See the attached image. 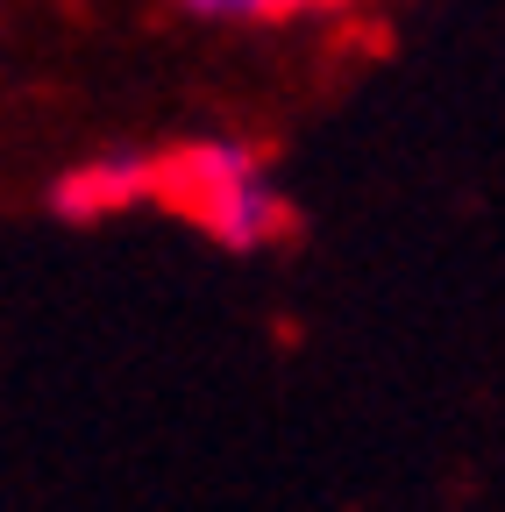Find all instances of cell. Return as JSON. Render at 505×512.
Wrapping results in <instances>:
<instances>
[{
  "label": "cell",
  "instance_id": "6da1fadb",
  "mask_svg": "<svg viewBox=\"0 0 505 512\" xmlns=\"http://www.w3.org/2000/svg\"><path fill=\"white\" fill-rule=\"evenodd\" d=\"M157 178L171 185V200L193 207V221L214 242H228V249H264L285 228V200L271 192V178L257 171V157H249L242 143H193V150H178Z\"/></svg>",
  "mask_w": 505,
  "mask_h": 512
},
{
  "label": "cell",
  "instance_id": "7a4b0ae2",
  "mask_svg": "<svg viewBox=\"0 0 505 512\" xmlns=\"http://www.w3.org/2000/svg\"><path fill=\"white\" fill-rule=\"evenodd\" d=\"M150 178H157V171H150L143 157H107V164H86V171H72L65 185H57V207H65L72 221H93V214L129 207Z\"/></svg>",
  "mask_w": 505,
  "mask_h": 512
},
{
  "label": "cell",
  "instance_id": "3957f363",
  "mask_svg": "<svg viewBox=\"0 0 505 512\" xmlns=\"http://www.w3.org/2000/svg\"><path fill=\"white\" fill-rule=\"evenodd\" d=\"M193 15H221V22H235V15H292V8H321V0H185Z\"/></svg>",
  "mask_w": 505,
  "mask_h": 512
}]
</instances>
